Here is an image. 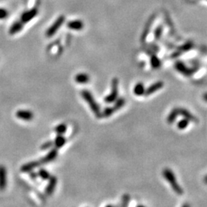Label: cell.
I'll use <instances>...</instances> for the list:
<instances>
[{"instance_id":"cell-9","label":"cell","mask_w":207,"mask_h":207,"mask_svg":"<svg viewBox=\"0 0 207 207\" xmlns=\"http://www.w3.org/2000/svg\"><path fill=\"white\" fill-rule=\"evenodd\" d=\"M40 165H41V163L39 161L29 162V163H25V164L22 165L21 166L20 170L22 173H30L31 171H32L34 169L38 167Z\"/></svg>"},{"instance_id":"cell-8","label":"cell","mask_w":207,"mask_h":207,"mask_svg":"<svg viewBox=\"0 0 207 207\" xmlns=\"http://www.w3.org/2000/svg\"><path fill=\"white\" fill-rule=\"evenodd\" d=\"M48 180H49V181H48V185H47L45 193H46V196H51L54 193V191H55V187H56L58 179L55 177H54V176H51V177H50Z\"/></svg>"},{"instance_id":"cell-10","label":"cell","mask_w":207,"mask_h":207,"mask_svg":"<svg viewBox=\"0 0 207 207\" xmlns=\"http://www.w3.org/2000/svg\"><path fill=\"white\" fill-rule=\"evenodd\" d=\"M17 117L19 119L23 120V121H29L34 118V114L32 111H28V110H19L16 112L15 114Z\"/></svg>"},{"instance_id":"cell-24","label":"cell","mask_w":207,"mask_h":207,"mask_svg":"<svg viewBox=\"0 0 207 207\" xmlns=\"http://www.w3.org/2000/svg\"><path fill=\"white\" fill-rule=\"evenodd\" d=\"M192 46H193V45L191 44V43H187V44L183 45V46H181L180 48H179V51L177 52H175V53L173 54V55H172V56H173V57L178 56V55H180V53H181V52H187V51H188V50L190 49V48H192Z\"/></svg>"},{"instance_id":"cell-33","label":"cell","mask_w":207,"mask_h":207,"mask_svg":"<svg viewBox=\"0 0 207 207\" xmlns=\"http://www.w3.org/2000/svg\"><path fill=\"white\" fill-rule=\"evenodd\" d=\"M204 182H206V183L207 184V175L206 176V177H204Z\"/></svg>"},{"instance_id":"cell-28","label":"cell","mask_w":207,"mask_h":207,"mask_svg":"<svg viewBox=\"0 0 207 207\" xmlns=\"http://www.w3.org/2000/svg\"><path fill=\"white\" fill-rule=\"evenodd\" d=\"M130 197L128 194H124L122 197V203H121V206H127L129 204Z\"/></svg>"},{"instance_id":"cell-18","label":"cell","mask_w":207,"mask_h":207,"mask_svg":"<svg viewBox=\"0 0 207 207\" xmlns=\"http://www.w3.org/2000/svg\"><path fill=\"white\" fill-rule=\"evenodd\" d=\"M145 87L143 83L139 82L133 88V93L137 96H143L145 94Z\"/></svg>"},{"instance_id":"cell-26","label":"cell","mask_w":207,"mask_h":207,"mask_svg":"<svg viewBox=\"0 0 207 207\" xmlns=\"http://www.w3.org/2000/svg\"><path fill=\"white\" fill-rule=\"evenodd\" d=\"M189 121H188L186 118L180 120L178 123H177V128L179 130H184L187 128V126L189 125Z\"/></svg>"},{"instance_id":"cell-7","label":"cell","mask_w":207,"mask_h":207,"mask_svg":"<svg viewBox=\"0 0 207 207\" xmlns=\"http://www.w3.org/2000/svg\"><path fill=\"white\" fill-rule=\"evenodd\" d=\"M37 8H32V9L29 10V11L27 12H25V13L22 14V17H21V21H22L23 23H27V22H30L31 20L33 19L37 15Z\"/></svg>"},{"instance_id":"cell-17","label":"cell","mask_w":207,"mask_h":207,"mask_svg":"<svg viewBox=\"0 0 207 207\" xmlns=\"http://www.w3.org/2000/svg\"><path fill=\"white\" fill-rule=\"evenodd\" d=\"M66 143V138L63 136V134H58L54 140V146L57 149L62 148Z\"/></svg>"},{"instance_id":"cell-27","label":"cell","mask_w":207,"mask_h":207,"mask_svg":"<svg viewBox=\"0 0 207 207\" xmlns=\"http://www.w3.org/2000/svg\"><path fill=\"white\" fill-rule=\"evenodd\" d=\"M54 146V142L52 141H47L46 143H44V144H41V147H40V149L42 150H48V149H50L52 148V147Z\"/></svg>"},{"instance_id":"cell-30","label":"cell","mask_w":207,"mask_h":207,"mask_svg":"<svg viewBox=\"0 0 207 207\" xmlns=\"http://www.w3.org/2000/svg\"><path fill=\"white\" fill-rule=\"evenodd\" d=\"M162 32H163V27H162V26H160V27H158L157 29H156L155 33H154V35H155L154 36H155L156 39H159L161 37Z\"/></svg>"},{"instance_id":"cell-14","label":"cell","mask_w":207,"mask_h":207,"mask_svg":"<svg viewBox=\"0 0 207 207\" xmlns=\"http://www.w3.org/2000/svg\"><path fill=\"white\" fill-rule=\"evenodd\" d=\"M67 26L72 30L80 31L84 28V22L81 20H72L68 22Z\"/></svg>"},{"instance_id":"cell-20","label":"cell","mask_w":207,"mask_h":207,"mask_svg":"<svg viewBox=\"0 0 207 207\" xmlns=\"http://www.w3.org/2000/svg\"><path fill=\"white\" fill-rule=\"evenodd\" d=\"M150 65L151 67L154 69H157L161 67V62L156 55H153L152 56L150 57Z\"/></svg>"},{"instance_id":"cell-22","label":"cell","mask_w":207,"mask_h":207,"mask_svg":"<svg viewBox=\"0 0 207 207\" xmlns=\"http://www.w3.org/2000/svg\"><path fill=\"white\" fill-rule=\"evenodd\" d=\"M125 102H126V101H125V99L123 98V97L117 98L115 101H114V106H113V107H114L115 111H119L121 107H123V106L125 105Z\"/></svg>"},{"instance_id":"cell-5","label":"cell","mask_w":207,"mask_h":207,"mask_svg":"<svg viewBox=\"0 0 207 207\" xmlns=\"http://www.w3.org/2000/svg\"><path fill=\"white\" fill-rule=\"evenodd\" d=\"M175 68L177 69L179 72L181 73V74H182L183 75H186V76H190L191 74H193L194 71H195V70H193V69L187 67V66L183 62H180V61H178V62H176Z\"/></svg>"},{"instance_id":"cell-4","label":"cell","mask_w":207,"mask_h":207,"mask_svg":"<svg viewBox=\"0 0 207 207\" xmlns=\"http://www.w3.org/2000/svg\"><path fill=\"white\" fill-rule=\"evenodd\" d=\"M65 18L64 15H61V16H59L58 18L55 21V22H54V23L48 28V30H47L46 32L47 37L48 38L52 37L55 33L58 32V30L60 29V27L62 25V24L65 22Z\"/></svg>"},{"instance_id":"cell-1","label":"cell","mask_w":207,"mask_h":207,"mask_svg":"<svg viewBox=\"0 0 207 207\" xmlns=\"http://www.w3.org/2000/svg\"><path fill=\"white\" fill-rule=\"evenodd\" d=\"M81 95L82 98L84 99L87 104L89 105L90 108L92 111V112L95 114L97 117L101 118V111L100 106L97 103L95 99L94 98L92 94L88 90L84 89L81 92Z\"/></svg>"},{"instance_id":"cell-15","label":"cell","mask_w":207,"mask_h":207,"mask_svg":"<svg viewBox=\"0 0 207 207\" xmlns=\"http://www.w3.org/2000/svg\"><path fill=\"white\" fill-rule=\"evenodd\" d=\"M74 81L78 84H86L90 81V76L84 73H80L74 77Z\"/></svg>"},{"instance_id":"cell-23","label":"cell","mask_w":207,"mask_h":207,"mask_svg":"<svg viewBox=\"0 0 207 207\" xmlns=\"http://www.w3.org/2000/svg\"><path fill=\"white\" fill-rule=\"evenodd\" d=\"M38 175H39V177H40V178L43 180H49V178L51 177L50 173L47 171L46 169H43V168L39 169V172H38Z\"/></svg>"},{"instance_id":"cell-21","label":"cell","mask_w":207,"mask_h":207,"mask_svg":"<svg viewBox=\"0 0 207 207\" xmlns=\"http://www.w3.org/2000/svg\"><path fill=\"white\" fill-rule=\"evenodd\" d=\"M114 112H116L115 110L114 109L113 107H106L103 111H101V118H107L109 117L114 114Z\"/></svg>"},{"instance_id":"cell-12","label":"cell","mask_w":207,"mask_h":207,"mask_svg":"<svg viewBox=\"0 0 207 207\" xmlns=\"http://www.w3.org/2000/svg\"><path fill=\"white\" fill-rule=\"evenodd\" d=\"M178 109H179V114H180V115L183 117L184 118L187 119L188 121H192V122L196 123L199 122L197 118H196L192 113H190L189 111L187 110V109L185 108H178Z\"/></svg>"},{"instance_id":"cell-13","label":"cell","mask_w":207,"mask_h":207,"mask_svg":"<svg viewBox=\"0 0 207 207\" xmlns=\"http://www.w3.org/2000/svg\"><path fill=\"white\" fill-rule=\"evenodd\" d=\"M6 169L0 165V190H4L6 187Z\"/></svg>"},{"instance_id":"cell-25","label":"cell","mask_w":207,"mask_h":207,"mask_svg":"<svg viewBox=\"0 0 207 207\" xmlns=\"http://www.w3.org/2000/svg\"><path fill=\"white\" fill-rule=\"evenodd\" d=\"M66 130H67V125L65 123H60V124L57 125L55 128V131L58 134H64Z\"/></svg>"},{"instance_id":"cell-19","label":"cell","mask_w":207,"mask_h":207,"mask_svg":"<svg viewBox=\"0 0 207 207\" xmlns=\"http://www.w3.org/2000/svg\"><path fill=\"white\" fill-rule=\"evenodd\" d=\"M178 115H179V109L178 108L173 109V110L170 111L167 118H166V122H167L169 124H171V123L174 122L175 120L177 119Z\"/></svg>"},{"instance_id":"cell-32","label":"cell","mask_w":207,"mask_h":207,"mask_svg":"<svg viewBox=\"0 0 207 207\" xmlns=\"http://www.w3.org/2000/svg\"><path fill=\"white\" fill-rule=\"evenodd\" d=\"M203 100L207 101V93H205L204 95H203Z\"/></svg>"},{"instance_id":"cell-2","label":"cell","mask_w":207,"mask_h":207,"mask_svg":"<svg viewBox=\"0 0 207 207\" xmlns=\"http://www.w3.org/2000/svg\"><path fill=\"white\" fill-rule=\"evenodd\" d=\"M163 176L165 178L166 181H168L170 185L171 186L172 189L177 195H182L183 193V190H182V187L179 185L177 182V178H176L175 174L173 173L170 169L165 168L163 171Z\"/></svg>"},{"instance_id":"cell-11","label":"cell","mask_w":207,"mask_h":207,"mask_svg":"<svg viewBox=\"0 0 207 207\" xmlns=\"http://www.w3.org/2000/svg\"><path fill=\"white\" fill-rule=\"evenodd\" d=\"M163 87V81H156V82L152 84L150 86H149L148 88L145 90V94H144V95H146V96H149V95H153V94L157 91L158 90L161 89Z\"/></svg>"},{"instance_id":"cell-31","label":"cell","mask_w":207,"mask_h":207,"mask_svg":"<svg viewBox=\"0 0 207 207\" xmlns=\"http://www.w3.org/2000/svg\"><path fill=\"white\" fill-rule=\"evenodd\" d=\"M30 178L31 179H32V180H36V179L38 178V177H39V175H38V173H35L34 171H31L30 172Z\"/></svg>"},{"instance_id":"cell-29","label":"cell","mask_w":207,"mask_h":207,"mask_svg":"<svg viewBox=\"0 0 207 207\" xmlns=\"http://www.w3.org/2000/svg\"><path fill=\"white\" fill-rule=\"evenodd\" d=\"M8 15V11L4 8H0V19H5Z\"/></svg>"},{"instance_id":"cell-3","label":"cell","mask_w":207,"mask_h":207,"mask_svg":"<svg viewBox=\"0 0 207 207\" xmlns=\"http://www.w3.org/2000/svg\"><path fill=\"white\" fill-rule=\"evenodd\" d=\"M118 89H119V81H118L117 78H114V79L111 81V93L104 97V102L107 104L114 103L118 97V94H119Z\"/></svg>"},{"instance_id":"cell-16","label":"cell","mask_w":207,"mask_h":207,"mask_svg":"<svg viewBox=\"0 0 207 207\" xmlns=\"http://www.w3.org/2000/svg\"><path fill=\"white\" fill-rule=\"evenodd\" d=\"M23 22L22 21H17V22H15L13 25H11L9 29V33L11 35H14L16 34L19 32H20L21 30L23 28Z\"/></svg>"},{"instance_id":"cell-6","label":"cell","mask_w":207,"mask_h":207,"mask_svg":"<svg viewBox=\"0 0 207 207\" xmlns=\"http://www.w3.org/2000/svg\"><path fill=\"white\" fill-rule=\"evenodd\" d=\"M57 156H58V149L55 147V148L51 149V150H50L44 157L41 158L39 161L40 163H41V164L48 163H49V162L53 161L57 157Z\"/></svg>"}]
</instances>
